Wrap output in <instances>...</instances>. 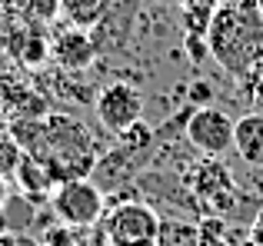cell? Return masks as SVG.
I'll return each instance as SVG.
<instances>
[{
	"label": "cell",
	"mask_w": 263,
	"mask_h": 246,
	"mask_svg": "<svg viewBox=\"0 0 263 246\" xmlns=\"http://www.w3.org/2000/svg\"><path fill=\"white\" fill-rule=\"evenodd\" d=\"M210 53L227 73L247 80L253 70L263 67V20L253 4H230L220 7L206 33Z\"/></svg>",
	"instance_id": "1"
},
{
	"label": "cell",
	"mask_w": 263,
	"mask_h": 246,
	"mask_svg": "<svg viewBox=\"0 0 263 246\" xmlns=\"http://www.w3.org/2000/svg\"><path fill=\"white\" fill-rule=\"evenodd\" d=\"M183 187H190L193 200L203 213L213 216H227L237 203V190H233V176L217 156H203L197 167L186 170Z\"/></svg>",
	"instance_id": "2"
},
{
	"label": "cell",
	"mask_w": 263,
	"mask_h": 246,
	"mask_svg": "<svg viewBox=\"0 0 263 246\" xmlns=\"http://www.w3.org/2000/svg\"><path fill=\"white\" fill-rule=\"evenodd\" d=\"M50 210L64 227H77V230H87L93 223L103 220V190L97 187L90 176L84 180H67L60 183L57 190L50 193Z\"/></svg>",
	"instance_id": "3"
},
{
	"label": "cell",
	"mask_w": 263,
	"mask_h": 246,
	"mask_svg": "<svg viewBox=\"0 0 263 246\" xmlns=\"http://www.w3.org/2000/svg\"><path fill=\"white\" fill-rule=\"evenodd\" d=\"M160 216L147 203H120L107 213V236L114 246H157L160 243Z\"/></svg>",
	"instance_id": "4"
},
{
	"label": "cell",
	"mask_w": 263,
	"mask_h": 246,
	"mask_svg": "<svg viewBox=\"0 0 263 246\" xmlns=\"http://www.w3.org/2000/svg\"><path fill=\"white\" fill-rule=\"evenodd\" d=\"M233 127H237V120L227 117L220 107H197L186 117V140L197 153L220 160L233 147Z\"/></svg>",
	"instance_id": "5"
},
{
	"label": "cell",
	"mask_w": 263,
	"mask_h": 246,
	"mask_svg": "<svg viewBox=\"0 0 263 246\" xmlns=\"http://www.w3.org/2000/svg\"><path fill=\"white\" fill-rule=\"evenodd\" d=\"M93 110H97L100 127L117 136V133H123L127 127H134V123L143 117V97H140V90H137L134 84L117 80V84H107L100 93H97Z\"/></svg>",
	"instance_id": "6"
},
{
	"label": "cell",
	"mask_w": 263,
	"mask_h": 246,
	"mask_svg": "<svg viewBox=\"0 0 263 246\" xmlns=\"http://www.w3.org/2000/svg\"><path fill=\"white\" fill-rule=\"evenodd\" d=\"M50 53L64 70H84L90 60H93V44H90V37L84 30L73 27V30H64V33L53 37Z\"/></svg>",
	"instance_id": "7"
},
{
	"label": "cell",
	"mask_w": 263,
	"mask_h": 246,
	"mask_svg": "<svg viewBox=\"0 0 263 246\" xmlns=\"http://www.w3.org/2000/svg\"><path fill=\"white\" fill-rule=\"evenodd\" d=\"M233 150L243 163L263 170V113H247L233 127Z\"/></svg>",
	"instance_id": "8"
},
{
	"label": "cell",
	"mask_w": 263,
	"mask_h": 246,
	"mask_svg": "<svg viewBox=\"0 0 263 246\" xmlns=\"http://www.w3.org/2000/svg\"><path fill=\"white\" fill-rule=\"evenodd\" d=\"M17 176H20V187H24L27 196H37L40 190H50V193H53V176H50V170H47L37 156H30V153L20 156Z\"/></svg>",
	"instance_id": "9"
},
{
	"label": "cell",
	"mask_w": 263,
	"mask_h": 246,
	"mask_svg": "<svg viewBox=\"0 0 263 246\" xmlns=\"http://www.w3.org/2000/svg\"><path fill=\"white\" fill-rule=\"evenodd\" d=\"M217 0H183V24L186 33H197V37H206L210 33V24L217 17Z\"/></svg>",
	"instance_id": "10"
},
{
	"label": "cell",
	"mask_w": 263,
	"mask_h": 246,
	"mask_svg": "<svg viewBox=\"0 0 263 246\" xmlns=\"http://www.w3.org/2000/svg\"><path fill=\"white\" fill-rule=\"evenodd\" d=\"M154 140H157V133L143 120H137L134 127H127L123 133H117V147L127 150V153H143V150L154 147Z\"/></svg>",
	"instance_id": "11"
},
{
	"label": "cell",
	"mask_w": 263,
	"mask_h": 246,
	"mask_svg": "<svg viewBox=\"0 0 263 246\" xmlns=\"http://www.w3.org/2000/svg\"><path fill=\"white\" fill-rule=\"evenodd\" d=\"M20 17H27L30 24H50L53 17L60 13L64 0H13Z\"/></svg>",
	"instance_id": "12"
},
{
	"label": "cell",
	"mask_w": 263,
	"mask_h": 246,
	"mask_svg": "<svg viewBox=\"0 0 263 246\" xmlns=\"http://www.w3.org/2000/svg\"><path fill=\"white\" fill-rule=\"evenodd\" d=\"M200 233H203L206 240H227L223 216H203V220H200Z\"/></svg>",
	"instance_id": "13"
},
{
	"label": "cell",
	"mask_w": 263,
	"mask_h": 246,
	"mask_svg": "<svg viewBox=\"0 0 263 246\" xmlns=\"http://www.w3.org/2000/svg\"><path fill=\"white\" fill-rule=\"evenodd\" d=\"M186 57H190L193 64H203V60L210 57V44H206V37L190 33V37H186Z\"/></svg>",
	"instance_id": "14"
},
{
	"label": "cell",
	"mask_w": 263,
	"mask_h": 246,
	"mask_svg": "<svg viewBox=\"0 0 263 246\" xmlns=\"http://www.w3.org/2000/svg\"><path fill=\"white\" fill-rule=\"evenodd\" d=\"M186 97H190V104L206 107V104H213V87L206 84V80H193L190 90H186Z\"/></svg>",
	"instance_id": "15"
},
{
	"label": "cell",
	"mask_w": 263,
	"mask_h": 246,
	"mask_svg": "<svg viewBox=\"0 0 263 246\" xmlns=\"http://www.w3.org/2000/svg\"><path fill=\"white\" fill-rule=\"evenodd\" d=\"M0 246H20V233H0Z\"/></svg>",
	"instance_id": "16"
},
{
	"label": "cell",
	"mask_w": 263,
	"mask_h": 246,
	"mask_svg": "<svg viewBox=\"0 0 263 246\" xmlns=\"http://www.w3.org/2000/svg\"><path fill=\"white\" fill-rule=\"evenodd\" d=\"M253 230H260V233H263V210L257 213V223H253Z\"/></svg>",
	"instance_id": "17"
},
{
	"label": "cell",
	"mask_w": 263,
	"mask_h": 246,
	"mask_svg": "<svg viewBox=\"0 0 263 246\" xmlns=\"http://www.w3.org/2000/svg\"><path fill=\"white\" fill-rule=\"evenodd\" d=\"M0 233H7V216L0 213Z\"/></svg>",
	"instance_id": "18"
},
{
	"label": "cell",
	"mask_w": 263,
	"mask_h": 246,
	"mask_svg": "<svg viewBox=\"0 0 263 246\" xmlns=\"http://www.w3.org/2000/svg\"><path fill=\"white\" fill-rule=\"evenodd\" d=\"M0 130H4V113H0Z\"/></svg>",
	"instance_id": "19"
}]
</instances>
